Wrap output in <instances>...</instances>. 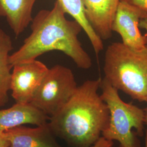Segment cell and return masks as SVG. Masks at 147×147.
<instances>
[{"label": "cell", "instance_id": "obj_9", "mask_svg": "<svg viewBox=\"0 0 147 147\" xmlns=\"http://www.w3.org/2000/svg\"><path fill=\"white\" fill-rule=\"evenodd\" d=\"M3 132L9 147H61L48 123L34 128L16 126Z\"/></svg>", "mask_w": 147, "mask_h": 147}, {"label": "cell", "instance_id": "obj_4", "mask_svg": "<svg viewBox=\"0 0 147 147\" xmlns=\"http://www.w3.org/2000/svg\"><path fill=\"white\" fill-rule=\"evenodd\" d=\"M100 95L109 110L110 119L102 136L111 141H117L119 147H141L137 136L145 134L144 109L121 99L118 90L105 79H101Z\"/></svg>", "mask_w": 147, "mask_h": 147}, {"label": "cell", "instance_id": "obj_5", "mask_svg": "<svg viewBox=\"0 0 147 147\" xmlns=\"http://www.w3.org/2000/svg\"><path fill=\"white\" fill-rule=\"evenodd\" d=\"M78 87L70 69L55 65L49 69L30 103L50 117L68 101Z\"/></svg>", "mask_w": 147, "mask_h": 147}, {"label": "cell", "instance_id": "obj_13", "mask_svg": "<svg viewBox=\"0 0 147 147\" xmlns=\"http://www.w3.org/2000/svg\"><path fill=\"white\" fill-rule=\"evenodd\" d=\"M66 14L73 18L79 23L89 39L96 55L104 49L103 40L99 37L91 26L86 15L82 0H57Z\"/></svg>", "mask_w": 147, "mask_h": 147}, {"label": "cell", "instance_id": "obj_15", "mask_svg": "<svg viewBox=\"0 0 147 147\" xmlns=\"http://www.w3.org/2000/svg\"><path fill=\"white\" fill-rule=\"evenodd\" d=\"M113 142L105 139L102 136L100 137V139L90 147H113Z\"/></svg>", "mask_w": 147, "mask_h": 147}, {"label": "cell", "instance_id": "obj_1", "mask_svg": "<svg viewBox=\"0 0 147 147\" xmlns=\"http://www.w3.org/2000/svg\"><path fill=\"white\" fill-rule=\"evenodd\" d=\"M65 14L57 0L52 9L39 11L30 24V34L10 55L12 67L37 59L45 53L58 51L68 56L79 68H90L92 59L79 39L82 28L74 20L67 19Z\"/></svg>", "mask_w": 147, "mask_h": 147}, {"label": "cell", "instance_id": "obj_8", "mask_svg": "<svg viewBox=\"0 0 147 147\" xmlns=\"http://www.w3.org/2000/svg\"><path fill=\"white\" fill-rule=\"evenodd\" d=\"M89 24L102 40L111 38L112 26L120 0H82Z\"/></svg>", "mask_w": 147, "mask_h": 147}, {"label": "cell", "instance_id": "obj_16", "mask_svg": "<svg viewBox=\"0 0 147 147\" xmlns=\"http://www.w3.org/2000/svg\"><path fill=\"white\" fill-rule=\"evenodd\" d=\"M139 26L140 28H143L146 31L144 36L146 38L147 44V14H146L142 17L140 21Z\"/></svg>", "mask_w": 147, "mask_h": 147}, {"label": "cell", "instance_id": "obj_11", "mask_svg": "<svg viewBox=\"0 0 147 147\" xmlns=\"http://www.w3.org/2000/svg\"><path fill=\"white\" fill-rule=\"evenodd\" d=\"M37 0H0V17L5 18L16 37L25 31L33 19Z\"/></svg>", "mask_w": 147, "mask_h": 147}, {"label": "cell", "instance_id": "obj_17", "mask_svg": "<svg viewBox=\"0 0 147 147\" xmlns=\"http://www.w3.org/2000/svg\"><path fill=\"white\" fill-rule=\"evenodd\" d=\"M0 147H9V143L7 140L4 132L0 131Z\"/></svg>", "mask_w": 147, "mask_h": 147}, {"label": "cell", "instance_id": "obj_7", "mask_svg": "<svg viewBox=\"0 0 147 147\" xmlns=\"http://www.w3.org/2000/svg\"><path fill=\"white\" fill-rule=\"evenodd\" d=\"M146 14L136 7L120 1L112 26V32L121 36L122 43L140 51L147 46V40L140 30L141 19Z\"/></svg>", "mask_w": 147, "mask_h": 147}, {"label": "cell", "instance_id": "obj_10", "mask_svg": "<svg viewBox=\"0 0 147 147\" xmlns=\"http://www.w3.org/2000/svg\"><path fill=\"white\" fill-rule=\"evenodd\" d=\"M50 117L31 103L16 102L7 109L0 110V131L24 124L41 126L47 124Z\"/></svg>", "mask_w": 147, "mask_h": 147}, {"label": "cell", "instance_id": "obj_3", "mask_svg": "<svg viewBox=\"0 0 147 147\" xmlns=\"http://www.w3.org/2000/svg\"><path fill=\"white\" fill-rule=\"evenodd\" d=\"M111 85L140 102L147 101V45L137 51L121 42L109 45L103 68Z\"/></svg>", "mask_w": 147, "mask_h": 147}, {"label": "cell", "instance_id": "obj_18", "mask_svg": "<svg viewBox=\"0 0 147 147\" xmlns=\"http://www.w3.org/2000/svg\"><path fill=\"white\" fill-rule=\"evenodd\" d=\"M146 103H147V106L144 109V111H145V124L147 126V101Z\"/></svg>", "mask_w": 147, "mask_h": 147}, {"label": "cell", "instance_id": "obj_19", "mask_svg": "<svg viewBox=\"0 0 147 147\" xmlns=\"http://www.w3.org/2000/svg\"><path fill=\"white\" fill-rule=\"evenodd\" d=\"M145 146L144 147H147V127L145 130Z\"/></svg>", "mask_w": 147, "mask_h": 147}, {"label": "cell", "instance_id": "obj_6", "mask_svg": "<svg viewBox=\"0 0 147 147\" xmlns=\"http://www.w3.org/2000/svg\"><path fill=\"white\" fill-rule=\"evenodd\" d=\"M49 69L44 63L37 59L13 67L10 91L16 102H31Z\"/></svg>", "mask_w": 147, "mask_h": 147}, {"label": "cell", "instance_id": "obj_12", "mask_svg": "<svg viewBox=\"0 0 147 147\" xmlns=\"http://www.w3.org/2000/svg\"><path fill=\"white\" fill-rule=\"evenodd\" d=\"M13 49L11 37L0 28V107L9 101L12 66L9 62L11 52Z\"/></svg>", "mask_w": 147, "mask_h": 147}, {"label": "cell", "instance_id": "obj_2", "mask_svg": "<svg viewBox=\"0 0 147 147\" xmlns=\"http://www.w3.org/2000/svg\"><path fill=\"white\" fill-rule=\"evenodd\" d=\"M101 78L87 80L78 87L72 96L48 125L55 136L72 147H90L107 128L110 112L98 93Z\"/></svg>", "mask_w": 147, "mask_h": 147}, {"label": "cell", "instance_id": "obj_14", "mask_svg": "<svg viewBox=\"0 0 147 147\" xmlns=\"http://www.w3.org/2000/svg\"><path fill=\"white\" fill-rule=\"evenodd\" d=\"M135 6L147 14V0H120Z\"/></svg>", "mask_w": 147, "mask_h": 147}, {"label": "cell", "instance_id": "obj_20", "mask_svg": "<svg viewBox=\"0 0 147 147\" xmlns=\"http://www.w3.org/2000/svg\"></svg>", "mask_w": 147, "mask_h": 147}]
</instances>
